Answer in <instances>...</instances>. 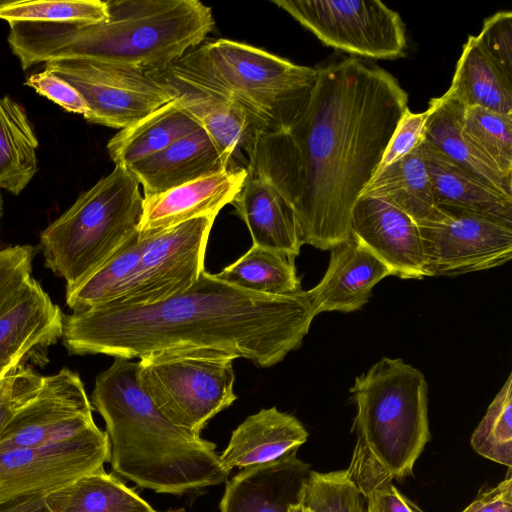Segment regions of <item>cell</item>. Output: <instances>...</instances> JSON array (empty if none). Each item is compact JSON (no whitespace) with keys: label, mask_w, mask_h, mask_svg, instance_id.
Here are the masks:
<instances>
[{"label":"cell","mask_w":512,"mask_h":512,"mask_svg":"<svg viewBox=\"0 0 512 512\" xmlns=\"http://www.w3.org/2000/svg\"><path fill=\"white\" fill-rule=\"evenodd\" d=\"M310 96L285 128L254 132L246 169L292 208L302 244L330 250L351 238V213L408 107L383 68L350 56L316 67Z\"/></svg>","instance_id":"6da1fadb"},{"label":"cell","mask_w":512,"mask_h":512,"mask_svg":"<svg viewBox=\"0 0 512 512\" xmlns=\"http://www.w3.org/2000/svg\"><path fill=\"white\" fill-rule=\"evenodd\" d=\"M314 317L303 290L261 294L203 271L188 289L154 304L72 312L64 316L61 339L71 355L132 360L208 350L267 368L301 345Z\"/></svg>","instance_id":"7a4b0ae2"},{"label":"cell","mask_w":512,"mask_h":512,"mask_svg":"<svg viewBox=\"0 0 512 512\" xmlns=\"http://www.w3.org/2000/svg\"><path fill=\"white\" fill-rule=\"evenodd\" d=\"M106 3L108 19L98 23H10L7 40L21 68L83 59L147 73L202 44L215 24L211 7L198 0Z\"/></svg>","instance_id":"3957f363"},{"label":"cell","mask_w":512,"mask_h":512,"mask_svg":"<svg viewBox=\"0 0 512 512\" xmlns=\"http://www.w3.org/2000/svg\"><path fill=\"white\" fill-rule=\"evenodd\" d=\"M90 402L105 422L109 462L119 476L174 495L228 479L216 445L174 424L144 391L138 362L114 358L96 377Z\"/></svg>","instance_id":"277c9868"},{"label":"cell","mask_w":512,"mask_h":512,"mask_svg":"<svg viewBox=\"0 0 512 512\" xmlns=\"http://www.w3.org/2000/svg\"><path fill=\"white\" fill-rule=\"evenodd\" d=\"M350 392L357 407L351 464L397 480L412 475L431 438L423 373L400 358L382 357L355 378Z\"/></svg>","instance_id":"5b68a950"},{"label":"cell","mask_w":512,"mask_h":512,"mask_svg":"<svg viewBox=\"0 0 512 512\" xmlns=\"http://www.w3.org/2000/svg\"><path fill=\"white\" fill-rule=\"evenodd\" d=\"M172 66L235 100L255 132L287 127L306 104L317 76L316 68L229 39L204 42Z\"/></svg>","instance_id":"8992f818"},{"label":"cell","mask_w":512,"mask_h":512,"mask_svg":"<svg viewBox=\"0 0 512 512\" xmlns=\"http://www.w3.org/2000/svg\"><path fill=\"white\" fill-rule=\"evenodd\" d=\"M142 210L138 180L115 165L41 232L45 266L73 290L138 231Z\"/></svg>","instance_id":"52a82bcc"},{"label":"cell","mask_w":512,"mask_h":512,"mask_svg":"<svg viewBox=\"0 0 512 512\" xmlns=\"http://www.w3.org/2000/svg\"><path fill=\"white\" fill-rule=\"evenodd\" d=\"M233 358L216 351L167 352L139 359V381L174 424L197 434L237 396Z\"/></svg>","instance_id":"ba28073f"},{"label":"cell","mask_w":512,"mask_h":512,"mask_svg":"<svg viewBox=\"0 0 512 512\" xmlns=\"http://www.w3.org/2000/svg\"><path fill=\"white\" fill-rule=\"evenodd\" d=\"M324 45L354 57L395 59L407 41L400 15L379 0H273Z\"/></svg>","instance_id":"9c48e42d"},{"label":"cell","mask_w":512,"mask_h":512,"mask_svg":"<svg viewBox=\"0 0 512 512\" xmlns=\"http://www.w3.org/2000/svg\"><path fill=\"white\" fill-rule=\"evenodd\" d=\"M417 224L428 276H457L501 266L512 257V225L451 207Z\"/></svg>","instance_id":"30bf717a"},{"label":"cell","mask_w":512,"mask_h":512,"mask_svg":"<svg viewBox=\"0 0 512 512\" xmlns=\"http://www.w3.org/2000/svg\"><path fill=\"white\" fill-rule=\"evenodd\" d=\"M110 446L98 426L70 439L0 450V503L46 496L104 468Z\"/></svg>","instance_id":"8fae6325"},{"label":"cell","mask_w":512,"mask_h":512,"mask_svg":"<svg viewBox=\"0 0 512 512\" xmlns=\"http://www.w3.org/2000/svg\"><path fill=\"white\" fill-rule=\"evenodd\" d=\"M47 69L69 82L88 105L85 120L115 129L127 128L174 99L146 73L111 64L59 59Z\"/></svg>","instance_id":"7c38bea8"},{"label":"cell","mask_w":512,"mask_h":512,"mask_svg":"<svg viewBox=\"0 0 512 512\" xmlns=\"http://www.w3.org/2000/svg\"><path fill=\"white\" fill-rule=\"evenodd\" d=\"M215 218L204 216L153 233H139L147 241L134 283L124 296L104 305H149L188 289L205 271Z\"/></svg>","instance_id":"4fadbf2b"},{"label":"cell","mask_w":512,"mask_h":512,"mask_svg":"<svg viewBox=\"0 0 512 512\" xmlns=\"http://www.w3.org/2000/svg\"><path fill=\"white\" fill-rule=\"evenodd\" d=\"M78 373L62 368L43 376L37 393L17 408L0 436V450L76 437L97 425Z\"/></svg>","instance_id":"5bb4252c"},{"label":"cell","mask_w":512,"mask_h":512,"mask_svg":"<svg viewBox=\"0 0 512 512\" xmlns=\"http://www.w3.org/2000/svg\"><path fill=\"white\" fill-rule=\"evenodd\" d=\"M64 316L30 277L0 309V375L28 361L44 365L48 348L62 337Z\"/></svg>","instance_id":"9a60e30c"},{"label":"cell","mask_w":512,"mask_h":512,"mask_svg":"<svg viewBox=\"0 0 512 512\" xmlns=\"http://www.w3.org/2000/svg\"><path fill=\"white\" fill-rule=\"evenodd\" d=\"M351 237L403 279L428 277L416 222L405 212L373 195L362 194L351 213Z\"/></svg>","instance_id":"2e32d148"},{"label":"cell","mask_w":512,"mask_h":512,"mask_svg":"<svg viewBox=\"0 0 512 512\" xmlns=\"http://www.w3.org/2000/svg\"><path fill=\"white\" fill-rule=\"evenodd\" d=\"M163 85L206 131L219 152L224 166H240L235 157L255 132L246 111L232 98L188 77L172 65L146 73Z\"/></svg>","instance_id":"e0dca14e"},{"label":"cell","mask_w":512,"mask_h":512,"mask_svg":"<svg viewBox=\"0 0 512 512\" xmlns=\"http://www.w3.org/2000/svg\"><path fill=\"white\" fill-rule=\"evenodd\" d=\"M328 268L312 289L305 291L316 315L322 312H352L370 298L373 287L391 276L388 266L354 238L332 249Z\"/></svg>","instance_id":"ac0fdd59"},{"label":"cell","mask_w":512,"mask_h":512,"mask_svg":"<svg viewBox=\"0 0 512 512\" xmlns=\"http://www.w3.org/2000/svg\"><path fill=\"white\" fill-rule=\"evenodd\" d=\"M246 167L204 176L159 195L143 198L140 234L153 233L191 219L214 216L231 203L246 180Z\"/></svg>","instance_id":"d6986e66"},{"label":"cell","mask_w":512,"mask_h":512,"mask_svg":"<svg viewBox=\"0 0 512 512\" xmlns=\"http://www.w3.org/2000/svg\"><path fill=\"white\" fill-rule=\"evenodd\" d=\"M293 450L272 462L243 468L226 482L221 512H288L299 502L310 466Z\"/></svg>","instance_id":"ffe728a7"},{"label":"cell","mask_w":512,"mask_h":512,"mask_svg":"<svg viewBox=\"0 0 512 512\" xmlns=\"http://www.w3.org/2000/svg\"><path fill=\"white\" fill-rule=\"evenodd\" d=\"M126 168L143 188V198L227 169L202 128ZM232 170V169H231Z\"/></svg>","instance_id":"44dd1931"},{"label":"cell","mask_w":512,"mask_h":512,"mask_svg":"<svg viewBox=\"0 0 512 512\" xmlns=\"http://www.w3.org/2000/svg\"><path fill=\"white\" fill-rule=\"evenodd\" d=\"M308 432L293 415L276 407L247 417L233 432L220 456L227 471L280 459L307 441Z\"/></svg>","instance_id":"7402d4cb"},{"label":"cell","mask_w":512,"mask_h":512,"mask_svg":"<svg viewBox=\"0 0 512 512\" xmlns=\"http://www.w3.org/2000/svg\"><path fill=\"white\" fill-rule=\"evenodd\" d=\"M420 149L437 206L488 216L512 225V197L455 163L424 140V136Z\"/></svg>","instance_id":"603a6c76"},{"label":"cell","mask_w":512,"mask_h":512,"mask_svg":"<svg viewBox=\"0 0 512 512\" xmlns=\"http://www.w3.org/2000/svg\"><path fill=\"white\" fill-rule=\"evenodd\" d=\"M231 204L245 222L253 245L294 258L299 255L303 244L295 214L272 185L248 172Z\"/></svg>","instance_id":"cb8c5ba5"},{"label":"cell","mask_w":512,"mask_h":512,"mask_svg":"<svg viewBox=\"0 0 512 512\" xmlns=\"http://www.w3.org/2000/svg\"><path fill=\"white\" fill-rule=\"evenodd\" d=\"M200 128L199 123L174 97L135 124L119 130L108 141L107 151L115 165L127 167Z\"/></svg>","instance_id":"d4e9b609"},{"label":"cell","mask_w":512,"mask_h":512,"mask_svg":"<svg viewBox=\"0 0 512 512\" xmlns=\"http://www.w3.org/2000/svg\"><path fill=\"white\" fill-rule=\"evenodd\" d=\"M464 110L463 104L446 93L432 98L427 108L424 140L494 189L512 197V179L501 174L463 138Z\"/></svg>","instance_id":"484cf974"},{"label":"cell","mask_w":512,"mask_h":512,"mask_svg":"<svg viewBox=\"0 0 512 512\" xmlns=\"http://www.w3.org/2000/svg\"><path fill=\"white\" fill-rule=\"evenodd\" d=\"M446 94L465 107L512 115V79L487 56L476 36H468Z\"/></svg>","instance_id":"4316f807"},{"label":"cell","mask_w":512,"mask_h":512,"mask_svg":"<svg viewBox=\"0 0 512 512\" xmlns=\"http://www.w3.org/2000/svg\"><path fill=\"white\" fill-rule=\"evenodd\" d=\"M420 143L378 173L362 193L385 199L409 215L416 224L432 218L438 209Z\"/></svg>","instance_id":"83f0119b"},{"label":"cell","mask_w":512,"mask_h":512,"mask_svg":"<svg viewBox=\"0 0 512 512\" xmlns=\"http://www.w3.org/2000/svg\"><path fill=\"white\" fill-rule=\"evenodd\" d=\"M39 142L25 109L0 97V191L19 195L38 170Z\"/></svg>","instance_id":"f1b7e54d"},{"label":"cell","mask_w":512,"mask_h":512,"mask_svg":"<svg viewBox=\"0 0 512 512\" xmlns=\"http://www.w3.org/2000/svg\"><path fill=\"white\" fill-rule=\"evenodd\" d=\"M49 512H157L104 468L45 496Z\"/></svg>","instance_id":"f546056e"},{"label":"cell","mask_w":512,"mask_h":512,"mask_svg":"<svg viewBox=\"0 0 512 512\" xmlns=\"http://www.w3.org/2000/svg\"><path fill=\"white\" fill-rule=\"evenodd\" d=\"M137 231L102 267L73 290L66 291L72 312L85 311L124 296L134 283L146 245Z\"/></svg>","instance_id":"4dcf8cb0"},{"label":"cell","mask_w":512,"mask_h":512,"mask_svg":"<svg viewBox=\"0 0 512 512\" xmlns=\"http://www.w3.org/2000/svg\"><path fill=\"white\" fill-rule=\"evenodd\" d=\"M294 257L257 245L245 252L216 276L242 289L274 296L302 291Z\"/></svg>","instance_id":"1f68e13d"},{"label":"cell","mask_w":512,"mask_h":512,"mask_svg":"<svg viewBox=\"0 0 512 512\" xmlns=\"http://www.w3.org/2000/svg\"><path fill=\"white\" fill-rule=\"evenodd\" d=\"M461 134L493 167L512 179V115L465 107Z\"/></svg>","instance_id":"d6a6232c"},{"label":"cell","mask_w":512,"mask_h":512,"mask_svg":"<svg viewBox=\"0 0 512 512\" xmlns=\"http://www.w3.org/2000/svg\"><path fill=\"white\" fill-rule=\"evenodd\" d=\"M101 0H10L0 8V19L10 23H98L108 19Z\"/></svg>","instance_id":"836d02e7"},{"label":"cell","mask_w":512,"mask_h":512,"mask_svg":"<svg viewBox=\"0 0 512 512\" xmlns=\"http://www.w3.org/2000/svg\"><path fill=\"white\" fill-rule=\"evenodd\" d=\"M472 448L481 456L498 464L512 466V377L489 405L486 414L474 430Z\"/></svg>","instance_id":"e575fe53"},{"label":"cell","mask_w":512,"mask_h":512,"mask_svg":"<svg viewBox=\"0 0 512 512\" xmlns=\"http://www.w3.org/2000/svg\"><path fill=\"white\" fill-rule=\"evenodd\" d=\"M299 502L313 512H366L365 499L346 470L310 471Z\"/></svg>","instance_id":"d590c367"},{"label":"cell","mask_w":512,"mask_h":512,"mask_svg":"<svg viewBox=\"0 0 512 512\" xmlns=\"http://www.w3.org/2000/svg\"><path fill=\"white\" fill-rule=\"evenodd\" d=\"M346 471L364 496L366 512H424L393 485L391 477L382 472L357 465H349Z\"/></svg>","instance_id":"8d00e7d4"},{"label":"cell","mask_w":512,"mask_h":512,"mask_svg":"<svg viewBox=\"0 0 512 512\" xmlns=\"http://www.w3.org/2000/svg\"><path fill=\"white\" fill-rule=\"evenodd\" d=\"M476 38L493 63L512 79V13L499 11L486 18Z\"/></svg>","instance_id":"74e56055"},{"label":"cell","mask_w":512,"mask_h":512,"mask_svg":"<svg viewBox=\"0 0 512 512\" xmlns=\"http://www.w3.org/2000/svg\"><path fill=\"white\" fill-rule=\"evenodd\" d=\"M42 380L30 365L10 369L0 386V436L14 411L37 393Z\"/></svg>","instance_id":"f35d334b"},{"label":"cell","mask_w":512,"mask_h":512,"mask_svg":"<svg viewBox=\"0 0 512 512\" xmlns=\"http://www.w3.org/2000/svg\"><path fill=\"white\" fill-rule=\"evenodd\" d=\"M35 248L16 245L0 249V309L32 277Z\"/></svg>","instance_id":"ab89813d"},{"label":"cell","mask_w":512,"mask_h":512,"mask_svg":"<svg viewBox=\"0 0 512 512\" xmlns=\"http://www.w3.org/2000/svg\"><path fill=\"white\" fill-rule=\"evenodd\" d=\"M25 85L31 87L39 95L51 100L67 112L80 114L83 117L88 114V105L75 87L47 69L30 75Z\"/></svg>","instance_id":"60d3db41"},{"label":"cell","mask_w":512,"mask_h":512,"mask_svg":"<svg viewBox=\"0 0 512 512\" xmlns=\"http://www.w3.org/2000/svg\"><path fill=\"white\" fill-rule=\"evenodd\" d=\"M427 117V110L413 113L408 109L405 112L390 139L375 176L387 166L407 155L421 142Z\"/></svg>","instance_id":"b9f144b4"},{"label":"cell","mask_w":512,"mask_h":512,"mask_svg":"<svg viewBox=\"0 0 512 512\" xmlns=\"http://www.w3.org/2000/svg\"><path fill=\"white\" fill-rule=\"evenodd\" d=\"M462 512H512L511 468L504 480L479 493Z\"/></svg>","instance_id":"7bdbcfd3"},{"label":"cell","mask_w":512,"mask_h":512,"mask_svg":"<svg viewBox=\"0 0 512 512\" xmlns=\"http://www.w3.org/2000/svg\"><path fill=\"white\" fill-rule=\"evenodd\" d=\"M0 512H49L45 496L19 497L0 503Z\"/></svg>","instance_id":"ee69618b"},{"label":"cell","mask_w":512,"mask_h":512,"mask_svg":"<svg viewBox=\"0 0 512 512\" xmlns=\"http://www.w3.org/2000/svg\"><path fill=\"white\" fill-rule=\"evenodd\" d=\"M288 512H313L311 509L298 502L290 506Z\"/></svg>","instance_id":"f6af8a7d"},{"label":"cell","mask_w":512,"mask_h":512,"mask_svg":"<svg viewBox=\"0 0 512 512\" xmlns=\"http://www.w3.org/2000/svg\"><path fill=\"white\" fill-rule=\"evenodd\" d=\"M3 212H4L3 197H2V193L0 191V225H1V220L3 217Z\"/></svg>","instance_id":"bcb514c9"},{"label":"cell","mask_w":512,"mask_h":512,"mask_svg":"<svg viewBox=\"0 0 512 512\" xmlns=\"http://www.w3.org/2000/svg\"><path fill=\"white\" fill-rule=\"evenodd\" d=\"M10 0H0V8L5 6Z\"/></svg>","instance_id":"7dc6e473"},{"label":"cell","mask_w":512,"mask_h":512,"mask_svg":"<svg viewBox=\"0 0 512 512\" xmlns=\"http://www.w3.org/2000/svg\"><path fill=\"white\" fill-rule=\"evenodd\" d=\"M11 369H12V368H11ZM9 371H10V370H9ZM9 371H8V372H9ZM8 372H7V373H8ZM7 373L0 375V386H1V384H2V382H3V380H4V378H5V376L7 375Z\"/></svg>","instance_id":"c3c4849f"},{"label":"cell","mask_w":512,"mask_h":512,"mask_svg":"<svg viewBox=\"0 0 512 512\" xmlns=\"http://www.w3.org/2000/svg\"><path fill=\"white\" fill-rule=\"evenodd\" d=\"M158 512V511H157ZM168 512H178V511H168Z\"/></svg>","instance_id":"681fc988"}]
</instances>
